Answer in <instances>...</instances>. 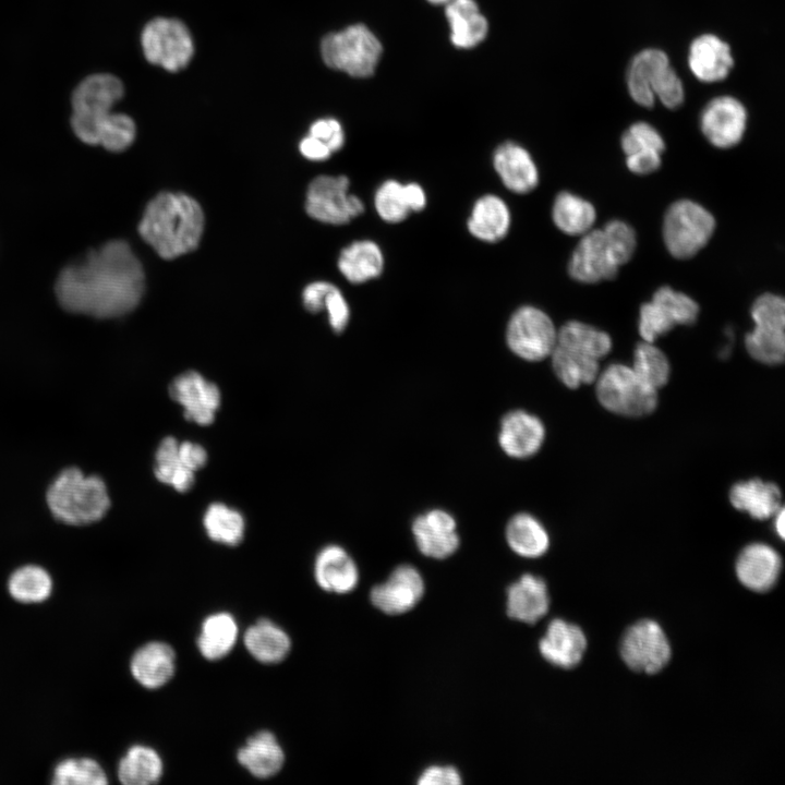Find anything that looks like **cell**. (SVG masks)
I'll return each mask as SVG.
<instances>
[{
	"label": "cell",
	"instance_id": "1",
	"mask_svg": "<svg viewBox=\"0 0 785 785\" xmlns=\"http://www.w3.org/2000/svg\"><path fill=\"white\" fill-rule=\"evenodd\" d=\"M145 289L142 264L130 245L112 240L59 274L55 291L68 312L114 318L133 311Z\"/></svg>",
	"mask_w": 785,
	"mask_h": 785
},
{
	"label": "cell",
	"instance_id": "2",
	"mask_svg": "<svg viewBox=\"0 0 785 785\" xmlns=\"http://www.w3.org/2000/svg\"><path fill=\"white\" fill-rule=\"evenodd\" d=\"M204 230L200 204L183 193L162 192L146 206L138 232L165 259H172L197 247Z\"/></svg>",
	"mask_w": 785,
	"mask_h": 785
},
{
	"label": "cell",
	"instance_id": "3",
	"mask_svg": "<svg viewBox=\"0 0 785 785\" xmlns=\"http://www.w3.org/2000/svg\"><path fill=\"white\" fill-rule=\"evenodd\" d=\"M46 502L52 516L70 526L95 523L106 516L111 505L104 480L96 474L85 475L75 467L62 470L53 479Z\"/></svg>",
	"mask_w": 785,
	"mask_h": 785
},
{
	"label": "cell",
	"instance_id": "4",
	"mask_svg": "<svg viewBox=\"0 0 785 785\" xmlns=\"http://www.w3.org/2000/svg\"><path fill=\"white\" fill-rule=\"evenodd\" d=\"M123 92L122 82L108 73L89 75L76 86L72 94L71 125L78 140L97 145L99 125Z\"/></svg>",
	"mask_w": 785,
	"mask_h": 785
},
{
	"label": "cell",
	"instance_id": "5",
	"mask_svg": "<svg viewBox=\"0 0 785 785\" xmlns=\"http://www.w3.org/2000/svg\"><path fill=\"white\" fill-rule=\"evenodd\" d=\"M383 47L376 35L363 24H354L326 35L321 44L324 62L354 77L372 75Z\"/></svg>",
	"mask_w": 785,
	"mask_h": 785
},
{
	"label": "cell",
	"instance_id": "6",
	"mask_svg": "<svg viewBox=\"0 0 785 785\" xmlns=\"http://www.w3.org/2000/svg\"><path fill=\"white\" fill-rule=\"evenodd\" d=\"M595 382L597 400L613 413L636 418L656 408L657 389L639 377L631 366L611 364Z\"/></svg>",
	"mask_w": 785,
	"mask_h": 785
},
{
	"label": "cell",
	"instance_id": "7",
	"mask_svg": "<svg viewBox=\"0 0 785 785\" xmlns=\"http://www.w3.org/2000/svg\"><path fill=\"white\" fill-rule=\"evenodd\" d=\"M715 229L713 215L690 200L673 203L665 213L663 239L668 252L686 259L706 245Z\"/></svg>",
	"mask_w": 785,
	"mask_h": 785
},
{
	"label": "cell",
	"instance_id": "8",
	"mask_svg": "<svg viewBox=\"0 0 785 785\" xmlns=\"http://www.w3.org/2000/svg\"><path fill=\"white\" fill-rule=\"evenodd\" d=\"M146 60L165 70L177 72L191 60L194 51L192 36L179 20L156 17L148 22L141 36Z\"/></svg>",
	"mask_w": 785,
	"mask_h": 785
},
{
	"label": "cell",
	"instance_id": "9",
	"mask_svg": "<svg viewBox=\"0 0 785 785\" xmlns=\"http://www.w3.org/2000/svg\"><path fill=\"white\" fill-rule=\"evenodd\" d=\"M556 339L557 330L551 317L532 305L516 310L507 324L506 341L509 349L530 362L550 357Z\"/></svg>",
	"mask_w": 785,
	"mask_h": 785
},
{
	"label": "cell",
	"instance_id": "10",
	"mask_svg": "<svg viewBox=\"0 0 785 785\" xmlns=\"http://www.w3.org/2000/svg\"><path fill=\"white\" fill-rule=\"evenodd\" d=\"M346 176H318L309 185L306 213L313 219L329 225H345L364 212L363 202L348 193Z\"/></svg>",
	"mask_w": 785,
	"mask_h": 785
},
{
	"label": "cell",
	"instance_id": "11",
	"mask_svg": "<svg viewBox=\"0 0 785 785\" xmlns=\"http://www.w3.org/2000/svg\"><path fill=\"white\" fill-rule=\"evenodd\" d=\"M620 655L630 669L656 674L669 662L672 650L662 627L654 620L643 619L624 633Z\"/></svg>",
	"mask_w": 785,
	"mask_h": 785
},
{
	"label": "cell",
	"instance_id": "12",
	"mask_svg": "<svg viewBox=\"0 0 785 785\" xmlns=\"http://www.w3.org/2000/svg\"><path fill=\"white\" fill-rule=\"evenodd\" d=\"M425 592L420 571L411 565H399L388 578L370 591L374 607L386 615L396 616L414 608Z\"/></svg>",
	"mask_w": 785,
	"mask_h": 785
},
{
	"label": "cell",
	"instance_id": "13",
	"mask_svg": "<svg viewBox=\"0 0 785 785\" xmlns=\"http://www.w3.org/2000/svg\"><path fill=\"white\" fill-rule=\"evenodd\" d=\"M747 111L733 96L710 100L701 112L700 126L706 140L717 148L737 145L746 131Z\"/></svg>",
	"mask_w": 785,
	"mask_h": 785
},
{
	"label": "cell",
	"instance_id": "14",
	"mask_svg": "<svg viewBox=\"0 0 785 785\" xmlns=\"http://www.w3.org/2000/svg\"><path fill=\"white\" fill-rule=\"evenodd\" d=\"M173 401L184 410L185 419L198 424L209 425L220 406L218 387L195 371H188L177 376L169 386Z\"/></svg>",
	"mask_w": 785,
	"mask_h": 785
},
{
	"label": "cell",
	"instance_id": "15",
	"mask_svg": "<svg viewBox=\"0 0 785 785\" xmlns=\"http://www.w3.org/2000/svg\"><path fill=\"white\" fill-rule=\"evenodd\" d=\"M618 268L606 245L602 229H591L582 234L568 263L570 277L582 283L613 279Z\"/></svg>",
	"mask_w": 785,
	"mask_h": 785
},
{
	"label": "cell",
	"instance_id": "16",
	"mask_svg": "<svg viewBox=\"0 0 785 785\" xmlns=\"http://www.w3.org/2000/svg\"><path fill=\"white\" fill-rule=\"evenodd\" d=\"M412 533L419 551L426 557L445 559L460 545L455 518L442 509H432L418 516Z\"/></svg>",
	"mask_w": 785,
	"mask_h": 785
},
{
	"label": "cell",
	"instance_id": "17",
	"mask_svg": "<svg viewBox=\"0 0 785 785\" xmlns=\"http://www.w3.org/2000/svg\"><path fill=\"white\" fill-rule=\"evenodd\" d=\"M544 438V424L534 414L514 410L502 419L498 443L509 457L523 459L533 456L542 447Z\"/></svg>",
	"mask_w": 785,
	"mask_h": 785
},
{
	"label": "cell",
	"instance_id": "18",
	"mask_svg": "<svg viewBox=\"0 0 785 785\" xmlns=\"http://www.w3.org/2000/svg\"><path fill=\"white\" fill-rule=\"evenodd\" d=\"M585 649L587 638L581 628L561 618H555L548 624L539 642L543 659L564 669L577 666Z\"/></svg>",
	"mask_w": 785,
	"mask_h": 785
},
{
	"label": "cell",
	"instance_id": "19",
	"mask_svg": "<svg viewBox=\"0 0 785 785\" xmlns=\"http://www.w3.org/2000/svg\"><path fill=\"white\" fill-rule=\"evenodd\" d=\"M782 569L780 554L763 543L746 546L736 560L738 580L751 591L766 592L776 583Z\"/></svg>",
	"mask_w": 785,
	"mask_h": 785
},
{
	"label": "cell",
	"instance_id": "20",
	"mask_svg": "<svg viewBox=\"0 0 785 785\" xmlns=\"http://www.w3.org/2000/svg\"><path fill=\"white\" fill-rule=\"evenodd\" d=\"M550 608L546 582L532 573L522 575L507 588V615L518 621L533 625L543 618Z\"/></svg>",
	"mask_w": 785,
	"mask_h": 785
},
{
	"label": "cell",
	"instance_id": "21",
	"mask_svg": "<svg viewBox=\"0 0 785 785\" xmlns=\"http://www.w3.org/2000/svg\"><path fill=\"white\" fill-rule=\"evenodd\" d=\"M688 65L697 80L714 83L726 78L734 59L727 43L716 35L703 34L689 47Z\"/></svg>",
	"mask_w": 785,
	"mask_h": 785
},
{
	"label": "cell",
	"instance_id": "22",
	"mask_svg": "<svg viewBox=\"0 0 785 785\" xmlns=\"http://www.w3.org/2000/svg\"><path fill=\"white\" fill-rule=\"evenodd\" d=\"M493 166L503 184L514 193H529L539 183V171L531 155L514 142H505L495 149Z\"/></svg>",
	"mask_w": 785,
	"mask_h": 785
},
{
	"label": "cell",
	"instance_id": "23",
	"mask_svg": "<svg viewBox=\"0 0 785 785\" xmlns=\"http://www.w3.org/2000/svg\"><path fill=\"white\" fill-rule=\"evenodd\" d=\"M316 583L326 592L346 594L359 582V569L349 553L339 545L321 550L314 563Z\"/></svg>",
	"mask_w": 785,
	"mask_h": 785
},
{
	"label": "cell",
	"instance_id": "24",
	"mask_svg": "<svg viewBox=\"0 0 785 785\" xmlns=\"http://www.w3.org/2000/svg\"><path fill=\"white\" fill-rule=\"evenodd\" d=\"M130 668L132 676L141 686L157 689L172 678L176 669V653L168 643L152 641L135 651Z\"/></svg>",
	"mask_w": 785,
	"mask_h": 785
},
{
	"label": "cell",
	"instance_id": "25",
	"mask_svg": "<svg viewBox=\"0 0 785 785\" xmlns=\"http://www.w3.org/2000/svg\"><path fill=\"white\" fill-rule=\"evenodd\" d=\"M668 65L667 55L660 49H644L633 57L627 71V87L635 102L647 108L654 105V87Z\"/></svg>",
	"mask_w": 785,
	"mask_h": 785
},
{
	"label": "cell",
	"instance_id": "26",
	"mask_svg": "<svg viewBox=\"0 0 785 785\" xmlns=\"http://www.w3.org/2000/svg\"><path fill=\"white\" fill-rule=\"evenodd\" d=\"M510 220V212L504 200L486 194L474 203L467 228L474 238L495 243L507 235Z\"/></svg>",
	"mask_w": 785,
	"mask_h": 785
},
{
	"label": "cell",
	"instance_id": "27",
	"mask_svg": "<svg viewBox=\"0 0 785 785\" xmlns=\"http://www.w3.org/2000/svg\"><path fill=\"white\" fill-rule=\"evenodd\" d=\"M445 14L454 46L469 49L486 37L488 23L474 0H449Z\"/></svg>",
	"mask_w": 785,
	"mask_h": 785
},
{
	"label": "cell",
	"instance_id": "28",
	"mask_svg": "<svg viewBox=\"0 0 785 785\" xmlns=\"http://www.w3.org/2000/svg\"><path fill=\"white\" fill-rule=\"evenodd\" d=\"M239 763L253 776L268 778L276 775L285 762V753L271 732L262 730L250 737L237 753Z\"/></svg>",
	"mask_w": 785,
	"mask_h": 785
},
{
	"label": "cell",
	"instance_id": "29",
	"mask_svg": "<svg viewBox=\"0 0 785 785\" xmlns=\"http://www.w3.org/2000/svg\"><path fill=\"white\" fill-rule=\"evenodd\" d=\"M781 499L778 486L760 479L738 482L729 492V500L736 509L759 520L773 517L782 507Z\"/></svg>",
	"mask_w": 785,
	"mask_h": 785
},
{
	"label": "cell",
	"instance_id": "30",
	"mask_svg": "<svg viewBox=\"0 0 785 785\" xmlns=\"http://www.w3.org/2000/svg\"><path fill=\"white\" fill-rule=\"evenodd\" d=\"M338 268L348 281L363 283L383 273L384 255L374 241H354L340 252Z\"/></svg>",
	"mask_w": 785,
	"mask_h": 785
},
{
	"label": "cell",
	"instance_id": "31",
	"mask_svg": "<svg viewBox=\"0 0 785 785\" xmlns=\"http://www.w3.org/2000/svg\"><path fill=\"white\" fill-rule=\"evenodd\" d=\"M247 652L258 662L275 664L289 653L291 641L288 633L269 619H259L244 633Z\"/></svg>",
	"mask_w": 785,
	"mask_h": 785
},
{
	"label": "cell",
	"instance_id": "32",
	"mask_svg": "<svg viewBox=\"0 0 785 785\" xmlns=\"http://www.w3.org/2000/svg\"><path fill=\"white\" fill-rule=\"evenodd\" d=\"M505 535L509 547L524 558L541 557L550 547L546 529L534 516L527 512L511 517L506 526Z\"/></svg>",
	"mask_w": 785,
	"mask_h": 785
},
{
	"label": "cell",
	"instance_id": "33",
	"mask_svg": "<svg viewBox=\"0 0 785 785\" xmlns=\"http://www.w3.org/2000/svg\"><path fill=\"white\" fill-rule=\"evenodd\" d=\"M238 630L234 617L227 612L207 616L197 638L201 654L209 661L226 656L235 644Z\"/></svg>",
	"mask_w": 785,
	"mask_h": 785
},
{
	"label": "cell",
	"instance_id": "34",
	"mask_svg": "<svg viewBox=\"0 0 785 785\" xmlns=\"http://www.w3.org/2000/svg\"><path fill=\"white\" fill-rule=\"evenodd\" d=\"M164 764L158 752L144 745L128 749L118 765V778L125 785H149L159 781Z\"/></svg>",
	"mask_w": 785,
	"mask_h": 785
},
{
	"label": "cell",
	"instance_id": "35",
	"mask_svg": "<svg viewBox=\"0 0 785 785\" xmlns=\"http://www.w3.org/2000/svg\"><path fill=\"white\" fill-rule=\"evenodd\" d=\"M552 218L555 226L566 234L579 235L591 230L596 213L587 200L570 192L559 193L553 204Z\"/></svg>",
	"mask_w": 785,
	"mask_h": 785
},
{
	"label": "cell",
	"instance_id": "36",
	"mask_svg": "<svg viewBox=\"0 0 785 785\" xmlns=\"http://www.w3.org/2000/svg\"><path fill=\"white\" fill-rule=\"evenodd\" d=\"M556 343L597 361L612 349L608 334L578 321L567 322L557 330Z\"/></svg>",
	"mask_w": 785,
	"mask_h": 785
},
{
	"label": "cell",
	"instance_id": "37",
	"mask_svg": "<svg viewBox=\"0 0 785 785\" xmlns=\"http://www.w3.org/2000/svg\"><path fill=\"white\" fill-rule=\"evenodd\" d=\"M552 365L558 379L569 388L595 382L599 376V361L559 345L552 353Z\"/></svg>",
	"mask_w": 785,
	"mask_h": 785
},
{
	"label": "cell",
	"instance_id": "38",
	"mask_svg": "<svg viewBox=\"0 0 785 785\" xmlns=\"http://www.w3.org/2000/svg\"><path fill=\"white\" fill-rule=\"evenodd\" d=\"M178 446V440L171 436L165 437L160 442L155 455L154 473L159 482L184 493L193 486L195 472L183 464L179 457Z\"/></svg>",
	"mask_w": 785,
	"mask_h": 785
},
{
	"label": "cell",
	"instance_id": "39",
	"mask_svg": "<svg viewBox=\"0 0 785 785\" xmlns=\"http://www.w3.org/2000/svg\"><path fill=\"white\" fill-rule=\"evenodd\" d=\"M203 526L210 540L229 546L239 544L245 531L243 516L221 503H214L207 507Z\"/></svg>",
	"mask_w": 785,
	"mask_h": 785
},
{
	"label": "cell",
	"instance_id": "40",
	"mask_svg": "<svg viewBox=\"0 0 785 785\" xmlns=\"http://www.w3.org/2000/svg\"><path fill=\"white\" fill-rule=\"evenodd\" d=\"M10 595L21 603H40L52 591V579L40 566L26 565L17 568L9 578Z\"/></svg>",
	"mask_w": 785,
	"mask_h": 785
},
{
	"label": "cell",
	"instance_id": "41",
	"mask_svg": "<svg viewBox=\"0 0 785 785\" xmlns=\"http://www.w3.org/2000/svg\"><path fill=\"white\" fill-rule=\"evenodd\" d=\"M745 345L754 360L770 365L782 363L785 357L784 328L754 325L746 335Z\"/></svg>",
	"mask_w": 785,
	"mask_h": 785
},
{
	"label": "cell",
	"instance_id": "42",
	"mask_svg": "<svg viewBox=\"0 0 785 785\" xmlns=\"http://www.w3.org/2000/svg\"><path fill=\"white\" fill-rule=\"evenodd\" d=\"M51 782L56 785H104L108 780L94 759L68 758L56 765Z\"/></svg>",
	"mask_w": 785,
	"mask_h": 785
},
{
	"label": "cell",
	"instance_id": "43",
	"mask_svg": "<svg viewBox=\"0 0 785 785\" xmlns=\"http://www.w3.org/2000/svg\"><path fill=\"white\" fill-rule=\"evenodd\" d=\"M633 371L655 389L664 386L671 374L666 355L653 342H640L633 353Z\"/></svg>",
	"mask_w": 785,
	"mask_h": 785
},
{
	"label": "cell",
	"instance_id": "44",
	"mask_svg": "<svg viewBox=\"0 0 785 785\" xmlns=\"http://www.w3.org/2000/svg\"><path fill=\"white\" fill-rule=\"evenodd\" d=\"M374 205L378 216L389 224L401 222L411 214L403 184L392 179L377 188Z\"/></svg>",
	"mask_w": 785,
	"mask_h": 785
},
{
	"label": "cell",
	"instance_id": "45",
	"mask_svg": "<svg viewBox=\"0 0 785 785\" xmlns=\"http://www.w3.org/2000/svg\"><path fill=\"white\" fill-rule=\"evenodd\" d=\"M135 134L136 128L131 117L110 112L99 125L97 145L110 152H122L133 143Z\"/></svg>",
	"mask_w": 785,
	"mask_h": 785
},
{
	"label": "cell",
	"instance_id": "46",
	"mask_svg": "<svg viewBox=\"0 0 785 785\" xmlns=\"http://www.w3.org/2000/svg\"><path fill=\"white\" fill-rule=\"evenodd\" d=\"M652 301L664 309L675 325H691L698 318V303L689 295L675 291L671 287L659 288L654 292Z\"/></svg>",
	"mask_w": 785,
	"mask_h": 785
},
{
	"label": "cell",
	"instance_id": "47",
	"mask_svg": "<svg viewBox=\"0 0 785 785\" xmlns=\"http://www.w3.org/2000/svg\"><path fill=\"white\" fill-rule=\"evenodd\" d=\"M602 232L614 262L618 266L627 263L637 245L635 230L625 221L615 219L608 221Z\"/></svg>",
	"mask_w": 785,
	"mask_h": 785
},
{
	"label": "cell",
	"instance_id": "48",
	"mask_svg": "<svg viewBox=\"0 0 785 785\" xmlns=\"http://www.w3.org/2000/svg\"><path fill=\"white\" fill-rule=\"evenodd\" d=\"M621 148L625 155L637 152L655 150L663 153L665 143L657 130L648 122L631 124L621 136Z\"/></svg>",
	"mask_w": 785,
	"mask_h": 785
},
{
	"label": "cell",
	"instance_id": "49",
	"mask_svg": "<svg viewBox=\"0 0 785 785\" xmlns=\"http://www.w3.org/2000/svg\"><path fill=\"white\" fill-rule=\"evenodd\" d=\"M675 326L672 317L654 301L641 305L639 314V334L643 341L654 342Z\"/></svg>",
	"mask_w": 785,
	"mask_h": 785
},
{
	"label": "cell",
	"instance_id": "50",
	"mask_svg": "<svg viewBox=\"0 0 785 785\" xmlns=\"http://www.w3.org/2000/svg\"><path fill=\"white\" fill-rule=\"evenodd\" d=\"M750 312L754 325L785 328V302L780 295L761 294L753 302Z\"/></svg>",
	"mask_w": 785,
	"mask_h": 785
},
{
	"label": "cell",
	"instance_id": "51",
	"mask_svg": "<svg viewBox=\"0 0 785 785\" xmlns=\"http://www.w3.org/2000/svg\"><path fill=\"white\" fill-rule=\"evenodd\" d=\"M654 98L668 109H676L684 102L685 92L681 80L671 64L663 71L654 87Z\"/></svg>",
	"mask_w": 785,
	"mask_h": 785
},
{
	"label": "cell",
	"instance_id": "52",
	"mask_svg": "<svg viewBox=\"0 0 785 785\" xmlns=\"http://www.w3.org/2000/svg\"><path fill=\"white\" fill-rule=\"evenodd\" d=\"M324 309L334 331L342 333L350 319V309L341 291L334 285L325 295Z\"/></svg>",
	"mask_w": 785,
	"mask_h": 785
},
{
	"label": "cell",
	"instance_id": "53",
	"mask_svg": "<svg viewBox=\"0 0 785 785\" xmlns=\"http://www.w3.org/2000/svg\"><path fill=\"white\" fill-rule=\"evenodd\" d=\"M310 135L323 141L331 153L343 146L345 134L339 121L333 118L319 119L310 126Z\"/></svg>",
	"mask_w": 785,
	"mask_h": 785
},
{
	"label": "cell",
	"instance_id": "54",
	"mask_svg": "<svg viewBox=\"0 0 785 785\" xmlns=\"http://www.w3.org/2000/svg\"><path fill=\"white\" fill-rule=\"evenodd\" d=\"M419 785H459L462 777L459 771L452 765H431L419 776Z\"/></svg>",
	"mask_w": 785,
	"mask_h": 785
},
{
	"label": "cell",
	"instance_id": "55",
	"mask_svg": "<svg viewBox=\"0 0 785 785\" xmlns=\"http://www.w3.org/2000/svg\"><path fill=\"white\" fill-rule=\"evenodd\" d=\"M662 153L655 150L637 152L626 156L628 169L637 174H649L661 166Z\"/></svg>",
	"mask_w": 785,
	"mask_h": 785
},
{
	"label": "cell",
	"instance_id": "56",
	"mask_svg": "<svg viewBox=\"0 0 785 785\" xmlns=\"http://www.w3.org/2000/svg\"><path fill=\"white\" fill-rule=\"evenodd\" d=\"M330 287L331 283L327 281H315L307 285L302 292L304 307L314 314L324 310V299Z\"/></svg>",
	"mask_w": 785,
	"mask_h": 785
},
{
	"label": "cell",
	"instance_id": "57",
	"mask_svg": "<svg viewBox=\"0 0 785 785\" xmlns=\"http://www.w3.org/2000/svg\"><path fill=\"white\" fill-rule=\"evenodd\" d=\"M178 451L183 464L193 472L203 468L207 462V452L198 444L183 442L179 444Z\"/></svg>",
	"mask_w": 785,
	"mask_h": 785
},
{
	"label": "cell",
	"instance_id": "58",
	"mask_svg": "<svg viewBox=\"0 0 785 785\" xmlns=\"http://www.w3.org/2000/svg\"><path fill=\"white\" fill-rule=\"evenodd\" d=\"M299 147L305 158L314 161L325 160L333 154L323 141L310 134L300 142Z\"/></svg>",
	"mask_w": 785,
	"mask_h": 785
},
{
	"label": "cell",
	"instance_id": "59",
	"mask_svg": "<svg viewBox=\"0 0 785 785\" xmlns=\"http://www.w3.org/2000/svg\"><path fill=\"white\" fill-rule=\"evenodd\" d=\"M406 198L412 212H420L426 206V195L423 188L418 183L403 184Z\"/></svg>",
	"mask_w": 785,
	"mask_h": 785
},
{
	"label": "cell",
	"instance_id": "60",
	"mask_svg": "<svg viewBox=\"0 0 785 785\" xmlns=\"http://www.w3.org/2000/svg\"><path fill=\"white\" fill-rule=\"evenodd\" d=\"M775 518L774 521V528L775 532L780 535L781 539H784V532H785V519H784V509L781 507L773 516Z\"/></svg>",
	"mask_w": 785,
	"mask_h": 785
},
{
	"label": "cell",
	"instance_id": "61",
	"mask_svg": "<svg viewBox=\"0 0 785 785\" xmlns=\"http://www.w3.org/2000/svg\"><path fill=\"white\" fill-rule=\"evenodd\" d=\"M434 4H446L449 0H427Z\"/></svg>",
	"mask_w": 785,
	"mask_h": 785
}]
</instances>
